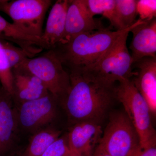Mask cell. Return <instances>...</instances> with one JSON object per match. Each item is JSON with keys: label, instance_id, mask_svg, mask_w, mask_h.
Wrapping results in <instances>:
<instances>
[{"label": "cell", "instance_id": "cell-15", "mask_svg": "<svg viewBox=\"0 0 156 156\" xmlns=\"http://www.w3.org/2000/svg\"><path fill=\"white\" fill-rule=\"evenodd\" d=\"M12 96L2 87L0 89V156L11 146L17 122L12 108Z\"/></svg>", "mask_w": 156, "mask_h": 156}, {"label": "cell", "instance_id": "cell-5", "mask_svg": "<svg viewBox=\"0 0 156 156\" xmlns=\"http://www.w3.org/2000/svg\"><path fill=\"white\" fill-rule=\"evenodd\" d=\"M13 69L36 77L58 101H62L69 91V73L51 49L37 57L25 58Z\"/></svg>", "mask_w": 156, "mask_h": 156}, {"label": "cell", "instance_id": "cell-23", "mask_svg": "<svg viewBox=\"0 0 156 156\" xmlns=\"http://www.w3.org/2000/svg\"><path fill=\"white\" fill-rule=\"evenodd\" d=\"M138 156H156V146L143 150Z\"/></svg>", "mask_w": 156, "mask_h": 156}, {"label": "cell", "instance_id": "cell-22", "mask_svg": "<svg viewBox=\"0 0 156 156\" xmlns=\"http://www.w3.org/2000/svg\"><path fill=\"white\" fill-rule=\"evenodd\" d=\"M70 150L67 135L60 136L50 144L42 156H67Z\"/></svg>", "mask_w": 156, "mask_h": 156}, {"label": "cell", "instance_id": "cell-7", "mask_svg": "<svg viewBox=\"0 0 156 156\" xmlns=\"http://www.w3.org/2000/svg\"><path fill=\"white\" fill-rule=\"evenodd\" d=\"M51 0H0V11L8 15L13 23L24 33L41 38L46 13Z\"/></svg>", "mask_w": 156, "mask_h": 156}, {"label": "cell", "instance_id": "cell-9", "mask_svg": "<svg viewBox=\"0 0 156 156\" xmlns=\"http://www.w3.org/2000/svg\"><path fill=\"white\" fill-rule=\"evenodd\" d=\"M103 131L100 124L83 121L74 124L67 135L70 150L82 156H92Z\"/></svg>", "mask_w": 156, "mask_h": 156}, {"label": "cell", "instance_id": "cell-19", "mask_svg": "<svg viewBox=\"0 0 156 156\" xmlns=\"http://www.w3.org/2000/svg\"><path fill=\"white\" fill-rule=\"evenodd\" d=\"M0 82L2 87L11 96L13 95V75L0 41Z\"/></svg>", "mask_w": 156, "mask_h": 156}, {"label": "cell", "instance_id": "cell-1", "mask_svg": "<svg viewBox=\"0 0 156 156\" xmlns=\"http://www.w3.org/2000/svg\"><path fill=\"white\" fill-rule=\"evenodd\" d=\"M70 88L62 102L74 124L91 121L100 124L117 100L116 87H108L69 73Z\"/></svg>", "mask_w": 156, "mask_h": 156}, {"label": "cell", "instance_id": "cell-25", "mask_svg": "<svg viewBox=\"0 0 156 156\" xmlns=\"http://www.w3.org/2000/svg\"><path fill=\"white\" fill-rule=\"evenodd\" d=\"M67 156H82L78 153L74 151L70 150Z\"/></svg>", "mask_w": 156, "mask_h": 156}, {"label": "cell", "instance_id": "cell-11", "mask_svg": "<svg viewBox=\"0 0 156 156\" xmlns=\"http://www.w3.org/2000/svg\"><path fill=\"white\" fill-rule=\"evenodd\" d=\"M137 71L132 79L147 103L152 115L156 113V58L147 57L134 63Z\"/></svg>", "mask_w": 156, "mask_h": 156}, {"label": "cell", "instance_id": "cell-12", "mask_svg": "<svg viewBox=\"0 0 156 156\" xmlns=\"http://www.w3.org/2000/svg\"><path fill=\"white\" fill-rule=\"evenodd\" d=\"M130 49L133 64L144 57L156 58V19L144 21L131 29Z\"/></svg>", "mask_w": 156, "mask_h": 156}, {"label": "cell", "instance_id": "cell-8", "mask_svg": "<svg viewBox=\"0 0 156 156\" xmlns=\"http://www.w3.org/2000/svg\"><path fill=\"white\" fill-rule=\"evenodd\" d=\"M58 101L50 93L39 99L22 102L17 119L24 129L37 131L56 118V104Z\"/></svg>", "mask_w": 156, "mask_h": 156}, {"label": "cell", "instance_id": "cell-24", "mask_svg": "<svg viewBox=\"0 0 156 156\" xmlns=\"http://www.w3.org/2000/svg\"><path fill=\"white\" fill-rule=\"evenodd\" d=\"M92 156H112L99 145L98 146Z\"/></svg>", "mask_w": 156, "mask_h": 156}, {"label": "cell", "instance_id": "cell-17", "mask_svg": "<svg viewBox=\"0 0 156 156\" xmlns=\"http://www.w3.org/2000/svg\"><path fill=\"white\" fill-rule=\"evenodd\" d=\"M86 2L89 12L93 17L97 14H101L116 30L124 29L117 17L115 0H86Z\"/></svg>", "mask_w": 156, "mask_h": 156}, {"label": "cell", "instance_id": "cell-16", "mask_svg": "<svg viewBox=\"0 0 156 156\" xmlns=\"http://www.w3.org/2000/svg\"><path fill=\"white\" fill-rule=\"evenodd\" d=\"M61 132L48 128L37 131L25 151L20 156H42L51 144L61 136Z\"/></svg>", "mask_w": 156, "mask_h": 156}, {"label": "cell", "instance_id": "cell-2", "mask_svg": "<svg viewBox=\"0 0 156 156\" xmlns=\"http://www.w3.org/2000/svg\"><path fill=\"white\" fill-rule=\"evenodd\" d=\"M144 22L136 20L130 27L112 31L102 27L91 32L81 34L51 48L69 73H81L99 60L126 33Z\"/></svg>", "mask_w": 156, "mask_h": 156}, {"label": "cell", "instance_id": "cell-21", "mask_svg": "<svg viewBox=\"0 0 156 156\" xmlns=\"http://www.w3.org/2000/svg\"><path fill=\"white\" fill-rule=\"evenodd\" d=\"M136 11L139 19L142 21H149L156 18V0H137Z\"/></svg>", "mask_w": 156, "mask_h": 156}, {"label": "cell", "instance_id": "cell-13", "mask_svg": "<svg viewBox=\"0 0 156 156\" xmlns=\"http://www.w3.org/2000/svg\"><path fill=\"white\" fill-rule=\"evenodd\" d=\"M70 0H58L52 6L41 38L50 49L63 41Z\"/></svg>", "mask_w": 156, "mask_h": 156}, {"label": "cell", "instance_id": "cell-14", "mask_svg": "<svg viewBox=\"0 0 156 156\" xmlns=\"http://www.w3.org/2000/svg\"><path fill=\"white\" fill-rule=\"evenodd\" d=\"M13 95L21 103L36 100L50 94L44 83L34 76L12 69Z\"/></svg>", "mask_w": 156, "mask_h": 156}, {"label": "cell", "instance_id": "cell-4", "mask_svg": "<svg viewBox=\"0 0 156 156\" xmlns=\"http://www.w3.org/2000/svg\"><path fill=\"white\" fill-rule=\"evenodd\" d=\"M116 87L117 100L139 136L142 150L156 146V133L151 121L150 110L131 79L119 82Z\"/></svg>", "mask_w": 156, "mask_h": 156}, {"label": "cell", "instance_id": "cell-6", "mask_svg": "<svg viewBox=\"0 0 156 156\" xmlns=\"http://www.w3.org/2000/svg\"><path fill=\"white\" fill-rule=\"evenodd\" d=\"M98 145L112 156H138L142 151L138 134L124 112L111 114Z\"/></svg>", "mask_w": 156, "mask_h": 156}, {"label": "cell", "instance_id": "cell-3", "mask_svg": "<svg viewBox=\"0 0 156 156\" xmlns=\"http://www.w3.org/2000/svg\"><path fill=\"white\" fill-rule=\"evenodd\" d=\"M129 33L122 35L96 63L79 74L88 80L112 87L115 86L116 82L131 79L136 71L132 70L133 60L127 48Z\"/></svg>", "mask_w": 156, "mask_h": 156}, {"label": "cell", "instance_id": "cell-20", "mask_svg": "<svg viewBox=\"0 0 156 156\" xmlns=\"http://www.w3.org/2000/svg\"><path fill=\"white\" fill-rule=\"evenodd\" d=\"M0 41L12 69L25 58H30L28 53L21 48L15 47L11 43L2 39H0Z\"/></svg>", "mask_w": 156, "mask_h": 156}, {"label": "cell", "instance_id": "cell-10", "mask_svg": "<svg viewBox=\"0 0 156 156\" xmlns=\"http://www.w3.org/2000/svg\"><path fill=\"white\" fill-rule=\"evenodd\" d=\"M102 27L90 14L86 0H70L66 14L64 38L60 43Z\"/></svg>", "mask_w": 156, "mask_h": 156}, {"label": "cell", "instance_id": "cell-18", "mask_svg": "<svg viewBox=\"0 0 156 156\" xmlns=\"http://www.w3.org/2000/svg\"><path fill=\"white\" fill-rule=\"evenodd\" d=\"M137 2L136 0H115L117 17L124 29L130 27L136 21Z\"/></svg>", "mask_w": 156, "mask_h": 156}]
</instances>
